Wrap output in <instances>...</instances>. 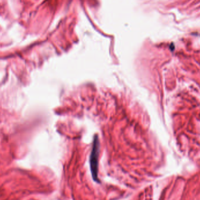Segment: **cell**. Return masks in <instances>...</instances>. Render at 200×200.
<instances>
[{"instance_id":"obj_1","label":"cell","mask_w":200,"mask_h":200,"mask_svg":"<svg viewBox=\"0 0 200 200\" xmlns=\"http://www.w3.org/2000/svg\"><path fill=\"white\" fill-rule=\"evenodd\" d=\"M98 153H99V141L98 137L94 138L93 146L90 156V167L92 176L95 181H98Z\"/></svg>"}]
</instances>
